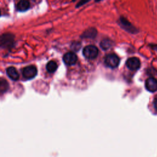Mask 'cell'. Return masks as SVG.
<instances>
[{
  "instance_id": "52a82bcc",
  "label": "cell",
  "mask_w": 157,
  "mask_h": 157,
  "mask_svg": "<svg viewBox=\"0 0 157 157\" xmlns=\"http://www.w3.org/2000/svg\"><path fill=\"white\" fill-rule=\"evenodd\" d=\"M145 88L150 92H155L157 91V80L153 77H150L145 81Z\"/></svg>"
},
{
  "instance_id": "8992f818",
  "label": "cell",
  "mask_w": 157,
  "mask_h": 157,
  "mask_svg": "<svg viewBox=\"0 0 157 157\" xmlns=\"http://www.w3.org/2000/svg\"><path fill=\"white\" fill-rule=\"evenodd\" d=\"M63 60L64 63L66 65L71 66V65H74V64H75V63L77 62V57L74 53L69 52H68L66 54H65V55L63 56Z\"/></svg>"
},
{
  "instance_id": "8fae6325",
  "label": "cell",
  "mask_w": 157,
  "mask_h": 157,
  "mask_svg": "<svg viewBox=\"0 0 157 157\" xmlns=\"http://www.w3.org/2000/svg\"><path fill=\"white\" fill-rule=\"evenodd\" d=\"M58 68V65L57 63L54 61H50L46 65V69L49 72L53 73L56 71Z\"/></svg>"
},
{
  "instance_id": "9c48e42d",
  "label": "cell",
  "mask_w": 157,
  "mask_h": 157,
  "mask_svg": "<svg viewBox=\"0 0 157 157\" xmlns=\"http://www.w3.org/2000/svg\"><path fill=\"white\" fill-rule=\"evenodd\" d=\"M30 3L28 1H25V0H23V1H20L18 3L17 5V8L19 11L24 12L27 11L30 8Z\"/></svg>"
},
{
  "instance_id": "ba28073f",
  "label": "cell",
  "mask_w": 157,
  "mask_h": 157,
  "mask_svg": "<svg viewBox=\"0 0 157 157\" xmlns=\"http://www.w3.org/2000/svg\"><path fill=\"white\" fill-rule=\"evenodd\" d=\"M6 73L8 77L12 81H17L19 78V74L14 67H9L6 69Z\"/></svg>"
},
{
  "instance_id": "277c9868",
  "label": "cell",
  "mask_w": 157,
  "mask_h": 157,
  "mask_svg": "<svg viewBox=\"0 0 157 157\" xmlns=\"http://www.w3.org/2000/svg\"><path fill=\"white\" fill-rule=\"evenodd\" d=\"M37 73L36 68L33 65H30L25 67L22 72L23 77L26 79H32L36 77Z\"/></svg>"
},
{
  "instance_id": "5b68a950",
  "label": "cell",
  "mask_w": 157,
  "mask_h": 157,
  "mask_svg": "<svg viewBox=\"0 0 157 157\" xmlns=\"http://www.w3.org/2000/svg\"><path fill=\"white\" fill-rule=\"evenodd\" d=\"M126 65L128 69L132 71L138 70L141 66V61L136 57H131L127 60Z\"/></svg>"
},
{
  "instance_id": "6da1fadb",
  "label": "cell",
  "mask_w": 157,
  "mask_h": 157,
  "mask_svg": "<svg viewBox=\"0 0 157 157\" xmlns=\"http://www.w3.org/2000/svg\"><path fill=\"white\" fill-rule=\"evenodd\" d=\"M14 42V36L12 34H3L0 36V48H9L13 45Z\"/></svg>"
},
{
  "instance_id": "7a4b0ae2",
  "label": "cell",
  "mask_w": 157,
  "mask_h": 157,
  "mask_svg": "<svg viewBox=\"0 0 157 157\" xmlns=\"http://www.w3.org/2000/svg\"><path fill=\"white\" fill-rule=\"evenodd\" d=\"M83 55L87 59H95L98 55V49L94 46H87L83 49Z\"/></svg>"
},
{
  "instance_id": "30bf717a",
  "label": "cell",
  "mask_w": 157,
  "mask_h": 157,
  "mask_svg": "<svg viewBox=\"0 0 157 157\" xmlns=\"http://www.w3.org/2000/svg\"><path fill=\"white\" fill-rule=\"evenodd\" d=\"M9 89V84L4 78L0 79V93H4Z\"/></svg>"
},
{
  "instance_id": "3957f363",
  "label": "cell",
  "mask_w": 157,
  "mask_h": 157,
  "mask_svg": "<svg viewBox=\"0 0 157 157\" xmlns=\"http://www.w3.org/2000/svg\"><path fill=\"white\" fill-rule=\"evenodd\" d=\"M104 63L110 68H116L120 63V59L115 54H109L105 57Z\"/></svg>"
},
{
  "instance_id": "7c38bea8",
  "label": "cell",
  "mask_w": 157,
  "mask_h": 157,
  "mask_svg": "<svg viewBox=\"0 0 157 157\" xmlns=\"http://www.w3.org/2000/svg\"><path fill=\"white\" fill-rule=\"evenodd\" d=\"M112 45V42L109 39H104L100 43V46L104 51L108 50Z\"/></svg>"
},
{
  "instance_id": "4fadbf2b",
  "label": "cell",
  "mask_w": 157,
  "mask_h": 157,
  "mask_svg": "<svg viewBox=\"0 0 157 157\" xmlns=\"http://www.w3.org/2000/svg\"><path fill=\"white\" fill-rule=\"evenodd\" d=\"M0 16H1V11H0Z\"/></svg>"
}]
</instances>
